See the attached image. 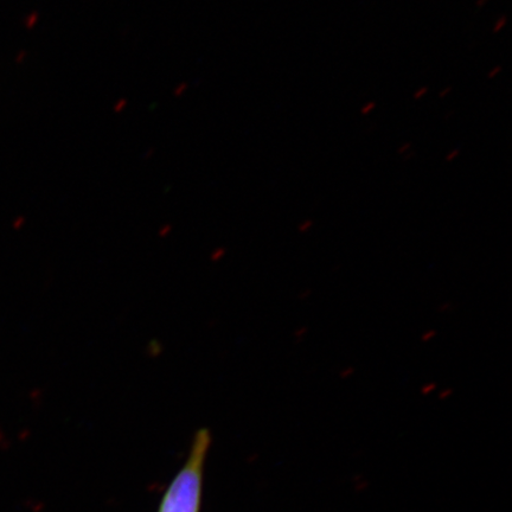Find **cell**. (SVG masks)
<instances>
[{"label":"cell","instance_id":"obj_1","mask_svg":"<svg viewBox=\"0 0 512 512\" xmlns=\"http://www.w3.org/2000/svg\"><path fill=\"white\" fill-rule=\"evenodd\" d=\"M209 446L210 434L201 430L192 443L187 463L165 492L159 512H200L203 470Z\"/></svg>","mask_w":512,"mask_h":512},{"label":"cell","instance_id":"obj_2","mask_svg":"<svg viewBox=\"0 0 512 512\" xmlns=\"http://www.w3.org/2000/svg\"><path fill=\"white\" fill-rule=\"evenodd\" d=\"M128 105V102L126 99H119L117 102H115L113 110L115 113H121L126 110V107Z\"/></svg>","mask_w":512,"mask_h":512},{"label":"cell","instance_id":"obj_3","mask_svg":"<svg viewBox=\"0 0 512 512\" xmlns=\"http://www.w3.org/2000/svg\"><path fill=\"white\" fill-rule=\"evenodd\" d=\"M38 17H40V16H38L36 14V12H34V14H31L27 19H25V23H27V28L30 29V28L34 27V25L38 21Z\"/></svg>","mask_w":512,"mask_h":512},{"label":"cell","instance_id":"obj_4","mask_svg":"<svg viewBox=\"0 0 512 512\" xmlns=\"http://www.w3.org/2000/svg\"><path fill=\"white\" fill-rule=\"evenodd\" d=\"M187 89H188L187 83L183 82V83H181V85H178L175 88L174 94H175V96H182L184 94V92L187 91Z\"/></svg>","mask_w":512,"mask_h":512},{"label":"cell","instance_id":"obj_5","mask_svg":"<svg viewBox=\"0 0 512 512\" xmlns=\"http://www.w3.org/2000/svg\"><path fill=\"white\" fill-rule=\"evenodd\" d=\"M505 24H507V17H502L496 24L494 32L501 31L505 27Z\"/></svg>","mask_w":512,"mask_h":512},{"label":"cell","instance_id":"obj_6","mask_svg":"<svg viewBox=\"0 0 512 512\" xmlns=\"http://www.w3.org/2000/svg\"><path fill=\"white\" fill-rule=\"evenodd\" d=\"M312 221H305L303 224H300L299 232L306 233L312 227Z\"/></svg>","mask_w":512,"mask_h":512},{"label":"cell","instance_id":"obj_7","mask_svg":"<svg viewBox=\"0 0 512 512\" xmlns=\"http://www.w3.org/2000/svg\"><path fill=\"white\" fill-rule=\"evenodd\" d=\"M437 388V386H435L434 383H431V384H426V386L424 388H422V393L424 394H430L431 392H433V390Z\"/></svg>","mask_w":512,"mask_h":512},{"label":"cell","instance_id":"obj_8","mask_svg":"<svg viewBox=\"0 0 512 512\" xmlns=\"http://www.w3.org/2000/svg\"><path fill=\"white\" fill-rule=\"evenodd\" d=\"M434 336H435V332L434 331H428V332H426V334L424 336H422V341L428 342Z\"/></svg>","mask_w":512,"mask_h":512},{"label":"cell","instance_id":"obj_9","mask_svg":"<svg viewBox=\"0 0 512 512\" xmlns=\"http://www.w3.org/2000/svg\"><path fill=\"white\" fill-rule=\"evenodd\" d=\"M374 108H375V104H374V102H371V104H368L366 107L362 108V113L368 114L370 111H373Z\"/></svg>","mask_w":512,"mask_h":512},{"label":"cell","instance_id":"obj_10","mask_svg":"<svg viewBox=\"0 0 512 512\" xmlns=\"http://www.w3.org/2000/svg\"><path fill=\"white\" fill-rule=\"evenodd\" d=\"M428 92V89L426 87L421 88L419 92H416L414 95L415 99H420L422 96H424Z\"/></svg>","mask_w":512,"mask_h":512},{"label":"cell","instance_id":"obj_11","mask_svg":"<svg viewBox=\"0 0 512 512\" xmlns=\"http://www.w3.org/2000/svg\"><path fill=\"white\" fill-rule=\"evenodd\" d=\"M458 155H459V151L458 150H454V151H452L451 155H448L446 157V159L448 160V162H452V160L454 158L458 157Z\"/></svg>","mask_w":512,"mask_h":512},{"label":"cell","instance_id":"obj_12","mask_svg":"<svg viewBox=\"0 0 512 512\" xmlns=\"http://www.w3.org/2000/svg\"><path fill=\"white\" fill-rule=\"evenodd\" d=\"M502 68L501 67H496L494 70H491L490 74H489V78L492 79V78H495V76L501 72Z\"/></svg>","mask_w":512,"mask_h":512},{"label":"cell","instance_id":"obj_13","mask_svg":"<svg viewBox=\"0 0 512 512\" xmlns=\"http://www.w3.org/2000/svg\"><path fill=\"white\" fill-rule=\"evenodd\" d=\"M450 91H451V87H448L447 89H445V91H444V92H441V93H440V98H445V96H446L448 93H450Z\"/></svg>","mask_w":512,"mask_h":512},{"label":"cell","instance_id":"obj_14","mask_svg":"<svg viewBox=\"0 0 512 512\" xmlns=\"http://www.w3.org/2000/svg\"><path fill=\"white\" fill-rule=\"evenodd\" d=\"M486 3H488V0H478L477 5L482 8Z\"/></svg>","mask_w":512,"mask_h":512},{"label":"cell","instance_id":"obj_15","mask_svg":"<svg viewBox=\"0 0 512 512\" xmlns=\"http://www.w3.org/2000/svg\"><path fill=\"white\" fill-rule=\"evenodd\" d=\"M305 335V329H302L298 331V334H296L297 337Z\"/></svg>","mask_w":512,"mask_h":512}]
</instances>
